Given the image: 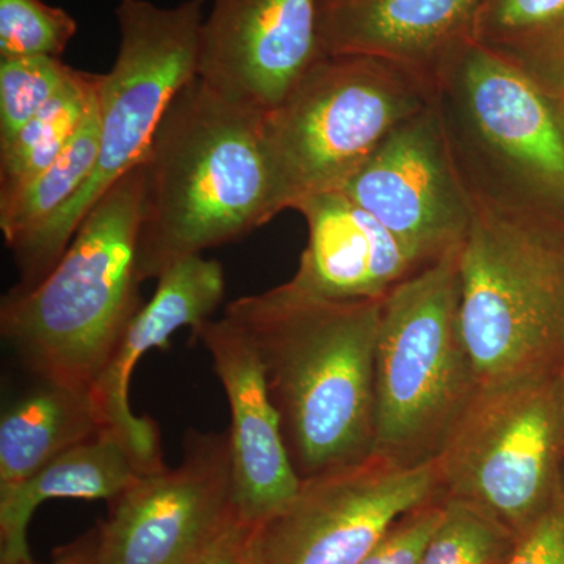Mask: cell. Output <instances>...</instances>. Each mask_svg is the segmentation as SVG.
Listing matches in <instances>:
<instances>
[{
    "label": "cell",
    "mask_w": 564,
    "mask_h": 564,
    "mask_svg": "<svg viewBox=\"0 0 564 564\" xmlns=\"http://www.w3.org/2000/svg\"><path fill=\"white\" fill-rule=\"evenodd\" d=\"M383 300L313 299L284 282L226 306L225 317L247 334L261 359L302 481L375 454V359Z\"/></svg>",
    "instance_id": "6da1fadb"
},
{
    "label": "cell",
    "mask_w": 564,
    "mask_h": 564,
    "mask_svg": "<svg viewBox=\"0 0 564 564\" xmlns=\"http://www.w3.org/2000/svg\"><path fill=\"white\" fill-rule=\"evenodd\" d=\"M262 115L199 77L174 96L141 163V282L158 280L188 256L243 239L276 217Z\"/></svg>",
    "instance_id": "7a4b0ae2"
},
{
    "label": "cell",
    "mask_w": 564,
    "mask_h": 564,
    "mask_svg": "<svg viewBox=\"0 0 564 564\" xmlns=\"http://www.w3.org/2000/svg\"><path fill=\"white\" fill-rule=\"evenodd\" d=\"M143 169L111 185L35 288L11 289L0 332L41 383L90 391L141 310Z\"/></svg>",
    "instance_id": "3957f363"
},
{
    "label": "cell",
    "mask_w": 564,
    "mask_h": 564,
    "mask_svg": "<svg viewBox=\"0 0 564 564\" xmlns=\"http://www.w3.org/2000/svg\"><path fill=\"white\" fill-rule=\"evenodd\" d=\"M470 203L459 322L480 388L563 370V215Z\"/></svg>",
    "instance_id": "277c9868"
},
{
    "label": "cell",
    "mask_w": 564,
    "mask_h": 564,
    "mask_svg": "<svg viewBox=\"0 0 564 564\" xmlns=\"http://www.w3.org/2000/svg\"><path fill=\"white\" fill-rule=\"evenodd\" d=\"M432 106L470 199L513 209L564 206L558 96L469 40L437 70Z\"/></svg>",
    "instance_id": "5b68a950"
},
{
    "label": "cell",
    "mask_w": 564,
    "mask_h": 564,
    "mask_svg": "<svg viewBox=\"0 0 564 564\" xmlns=\"http://www.w3.org/2000/svg\"><path fill=\"white\" fill-rule=\"evenodd\" d=\"M204 7L206 0L173 7L151 0L118 2L117 58L109 73L99 74L98 161L80 192L13 250L21 274L18 291L35 288L50 274L104 193L147 159L174 96L198 77Z\"/></svg>",
    "instance_id": "8992f818"
},
{
    "label": "cell",
    "mask_w": 564,
    "mask_h": 564,
    "mask_svg": "<svg viewBox=\"0 0 564 564\" xmlns=\"http://www.w3.org/2000/svg\"><path fill=\"white\" fill-rule=\"evenodd\" d=\"M459 251L384 296L375 359V454L433 463L480 391L459 322Z\"/></svg>",
    "instance_id": "52a82bcc"
},
{
    "label": "cell",
    "mask_w": 564,
    "mask_h": 564,
    "mask_svg": "<svg viewBox=\"0 0 564 564\" xmlns=\"http://www.w3.org/2000/svg\"><path fill=\"white\" fill-rule=\"evenodd\" d=\"M432 101L413 70L367 55H322L262 115L278 214L340 191L402 122Z\"/></svg>",
    "instance_id": "ba28073f"
},
{
    "label": "cell",
    "mask_w": 564,
    "mask_h": 564,
    "mask_svg": "<svg viewBox=\"0 0 564 564\" xmlns=\"http://www.w3.org/2000/svg\"><path fill=\"white\" fill-rule=\"evenodd\" d=\"M564 372L481 386L434 459L437 497L519 536L564 492Z\"/></svg>",
    "instance_id": "9c48e42d"
},
{
    "label": "cell",
    "mask_w": 564,
    "mask_h": 564,
    "mask_svg": "<svg viewBox=\"0 0 564 564\" xmlns=\"http://www.w3.org/2000/svg\"><path fill=\"white\" fill-rule=\"evenodd\" d=\"M434 499V463L373 454L302 481L284 510L256 527L251 564H359L400 516Z\"/></svg>",
    "instance_id": "30bf717a"
},
{
    "label": "cell",
    "mask_w": 564,
    "mask_h": 564,
    "mask_svg": "<svg viewBox=\"0 0 564 564\" xmlns=\"http://www.w3.org/2000/svg\"><path fill=\"white\" fill-rule=\"evenodd\" d=\"M229 433L188 430L180 466L143 475L110 500L98 564H188L239 521Z\"/></svg>",
    "instance_id": "8fae6325"
},
{
    "label": "cell",
    "mask_w": 564,
    "mask_h": 564,
    "mask_svg": "<svg viewBox=\"0 0 564 564\" xmlns=\"http://www.w3.org/2000/svg\"><path fill=\"white\" fill-rule=\"evenodd\" d=\"M421 267L463 247L473 203L456 173L432 101L408 118L340 188Z\"/></svg>",
    "instance_id": "7c38bea8"
},
{
    "label": "cell",
    "mask_w": 564,
    "mask_h": 564,
    "mask_svg": "<svg viewBox=\"0 0 564 564\" xmlns=\"http://www.w3.org/2000/svg\"><path fill=\"white\" fill-rule=\"evenodd\" d=\"M317 18L318 0H212L199 79L265 113L322 57Z\"/></svg>",
    "instance_id": "4fadbf2b"
},
{
    "label": "cell",
    "mask_w": 564,
    "mask_h": 564,
    "mask_svg": "<svg viewBox=\"0 0 564 564\" xmlns=\"http://www.w3.org/2000/svg\"><path fill=\"white\" fill-rule=\"evenodd\" d=\"M209 351L231 410V458L237 514L258 527L284 510L302 480L282 437L280 415L270 399L258 352L247 334L225 315L192 329Z\"/></svg>",
    "instance_id": "5bb4252c"
},
{
    "label": "cell",
    "mask_w": 564,
    "mask_h": 564,
    "mask_svg": "<svg viewBox=\"0 0 564 564\" xmlns=\"http://www.w3.org/2000/svg\"><path fill=\"white\" fill-rule=\"evenodd\" d=\"M225 296L220 262L188 256L163 270L150 302L129 323L120 344L90 389L104 432L120 434L151 470L165 467L159 426L137 417L129 404L133 369L152 348H170V339L184 326L195 329L209 321Z\"/></svg>",
    "instance_id": "9a60e30c"
},
{
    "label": "cell",
    "mask_w": 564,
    "mask_h": 564,
    "mask_svg": "<svg viewBox=\"0 0 564 564\" xmlns=\"http://www.w3.org/2000/svg\"><path fill=\"white\" fill-rule=\"evenodd\" d=\"M307 225L293 292L332 302L383 300L425 267L343 191L317 193L293 206Z\"/></svg>",
    "instance_id": "2e32d148"
},
{
    "label": "cell",
    "mask_w": 564,
    "mask_h": 564,
    "mask_svg": "<svg viewBox=\"0 0 564 564\" xmlns=\"http://www.w3.org/2000/svg\"><path fill=\"white\" fill-rule=\"evenodd\" d=\"M484 0H318L323 55H367L413 70L432 87L437 70L473 40Z\"/></svg>",
    "instance_id": "e0dca14e"
},
{
    "label": "cell",
    "mask_w": 564,
    "mask_h": 564,
    "mask_svg": "<svg viewBox=\"0 0 564 564\" xmlns=\"http://www.w3.org/2000/svg\"><path fill=\"white\" fill-rule=\"evenodd\" d=\"M147 466L120 434L101 432L70 447L28 480L0 489V564L33 562L28 543L32 516L52 499L113 500Z\"/></svg>",
    "instance_id": "ac0fdd59"
},
{
    "label": "cell",
    "mask_w": 564,
    "mask_h": 564,
    "mask_svg": "<svg viewBox=\"0 0 564 564\" xmlns=\"http://www.w3.org/2000/svg\"><path fill=\"white\" fill-rule=\"evenodd\" d=\"M104 432L90 391L41 383L0 422V489L20 485L74 445Z\"/></svg>",
    "instance_id": "d6986e66"
},
{
    "label": "cell",
    "mask_w": 564,
    "mask_h": 564,
    "mask_svg": "<svg viewBox=\"0 0 564 564\" xmlns=\"http://www.w3.org/2000/svg\"><path fill=\"white\" fill-rule=\"evenodd\" d=\"M473 40L562 98L564 0H484Z\"/></svg>",
    "instance_id": "ffe728a7"
},
{
    "label": "cell",
    "mask_w": 564,
    "mask_h": 564,
    "mask_svg": "<svg viewBox=\"0 0 564 564\" xmlns=\"http://www.w3.org/2000/svg\"><path fill=\"white\" fill-rule=\"evenodd\" d=\"M99 84V82H98ZM98 91L76 135L44 172L0 199V229L11 251L58 214L90 180L99 154Z\"/></svg>",
    "instance_id": "44dd1931"
},
{
    "label": "cell",
    "mask_w": 564,
    "mask_h": 564,
    "mask_svg": "<svg viewBox=\"0 0 564 564\" xmlns=\"http://www.w3.org/2000/svg\"><path fill=\"white\" fill-rule=\"evenodd\" d=\"M98 82L99 74L74 70L54 99L0 148V199L13 195L57 161L90 109Z\"/></svg>",
    "instance_id": "7402d4cb"
},
{
    "label": "cell",
    "mask_w": 564,
    "mask_h": 564,
    "mask_svg": "<svg viewBox=\"0 0 564 564\" xmlns=\"http://www.w3.org/2000/svg\"><path fill=\"white\" fill-rule=\"evenodd\" d=\"M443 521L419 564H507L518 536L480 508L444 500Z\"/></svg>",
    "instance_id": "603a6c76"
},
{
    "label": "cell",
    "mask_w": 564,
    "mask_h": 564,
    "mask_svg": "<svg viewBox=\"0 0 564 564\" xmlns=\"http://www.w3.org/2000/svg\"><path fill=\"white\" fill-rule=\"evenodd\" d=\"M74 70L58 57L0 58V148L54 99Z\"/></svg>",
    "instance_id": "cb8c5ba5"
},
{
    "label": "cell",
    "mask_w": 564,
    "mask_h": 564,
    "mask_svg": "<svg viewBox=\"0 0 564 564\" xmlns=\"http://www.w3.org/2000/svg\"><path fill=\"white\" fill-rule=\"evenodd\" d=\"M77 33V21L43 0H0V58L58 57Z\"/></svg>",
    "instance_id": "d4e9b609"
},
{
    "label": "cell",
    "mask_w": 564,
    "mask_h": 564,
    "mask_svg": "<svg viewBox=\"0 0 564 564\" xmlns=\"http://www.w3.org/2000/svg\"><path fill=\"white\" fill-rule=\"evenodd\" d=\"M444 513V500L434 499L400 516L359 564L421 563Z\"/></svg>",
    "instance_id": "484cf974"
},
{
    "label": "cell",
    "mask_w": 564,
    "mask_h": 564,
    "mask_svg": "<svg viewBox=\"0 0 564 564\" xmlns=\"http://www.w3.org/2000/svg\"><path fill=\"white\" fill-rule=\"evenodd\" d=\"M507 564H564V492L519 534Z\"/></svg>",
    "instance_id": "4316f807"
},
{
    "label": "cell",
    "mask_w": 564,
    "mask_h": 564,
    "mask_svg": "<svg viewBox=\"0 0 564 564\" xmlns=\"http://www.w3.org/2000/svg\"><path fill=\"white\" fill-rule=\"evenodd\" d=\"M254 529L239 519L188 564H251Z\"/></svg>",
    "instance_id": "83f0119b"
},
{
    "label": "cell",
    "mask_w": 564,
    "mask_h": 564,
    "mask_svg": "<svg viewBox=\"0 0 564 564\" xmlns=\"http://www.w3.org/2000/svg\"><path fill=\"white\" fill-rule=\"evenodd\" d=\"M25 564H36L35 562ZM50 564H98L96 562V536L95 530L85 534L77 543L66 545L58 551L54 562Z\"/></svg>",
    "instance_id": "f1b7e54d"
},
{
    "label": "cell",
    "mask_w": 564,
    "mask_h": 564,
    "mask_svg": "<svg viewBox=\"0 0 564 564\" xmlns=\"http://www.w3.org/2000/svg\"><path fill=\"white\" fill-rule=\"evenodd\" d=\"M560 99H562L563 107H564V91H563L562 98H560Z\"/></svg>",
    "instance_id": "f546056e"
},
{
    "label": "cell",
    "mask_w": 564,
    "mask_h": 564,
    "mask_svg": "<svg viewBox=\"0 0 564 564\" xmlns=\"http://www.w3.org/2000/svg\"><path fill=\"white\" fill-rule=\"evenodd\" d=\"M563 372H564V367H563Z\"/></svg>",
    "instance_id": "4dcf8cb0"
}]
</instances>
